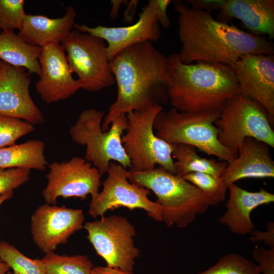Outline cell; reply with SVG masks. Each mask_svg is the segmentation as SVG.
<instances>
[{"mask_svg": "<svg viewBox=\"0 0 274 274\" xmlns=\"http://www.w3.org/2000/svg\"><path fill=\"white\" fill-rule=\"evenodd\" d=\"M220 113V110L182 112L172 108L157 115L154 129L159 138L169 144L190 145L228 163L237 157L238 152L225 147L218 140L220 130L214 124Z\"/></svg>", "mask_w": 274, "mask_h": 274, "instance_id": "5b68a950", "label": "cell"}, {"mask_svg": "<svg viewBox=\"0 0 274 274\" xmlns=\"http://www.w3.org/2000/svg\"><path fill=\"white\" fill-rule=\"evenodd\" d=\"M45 143L31 140L20 144L0 148V168H23L45 170L48 165Z\"/></svg>", "mask_w": 274, "mask_h": 274, "instance_id": "603a6c76", "label": "cell"}, {"mask_svg": "<svg viewBox=\"0 0 274 274\" xmlns=\"http://www.w3.org/2000/svg\"><path fill=\"white\" fill-rule=\"evenodd\" d=\"M76 17V11L71 6L60 18L26 14L18 35L27 43L41 48L51 43L60 44L72 30Z\"/></svg>", "mask_w": 274, "mask_h": 274, "instance_id": "44dd1931", "label": "cell"}, {"mask_svg": "<svg viewBox=\"0 0 274 274\" xmlns=\"http://www.w3.org/2000/svg\"><path fill=\"white\" fill-rule=\"evenodd\" d=\"M48 167L47 184L42 192L46 203L55 205L59 197L84 199L90 195L92 199L98 194L102 175L84 158L74 156Z\"/></svg>", "mask_w": 274, "mask_h": 274, "instance_id": "7c38bea8", "label": "cell"}, {"mask_svg": "<svg viewBox=\"0 0 274 274\" xmlns=\"http://www.w3.org/2000/svg\"><path fill=\"white\" fill-rule=\"evenodd\" d=\"M41 260L45 274H91L93 264L86 255L45 254Z\"/></svg>", "mask_w": 274, "mask_h": 274, "instance_id": "d4e9b609", "label": "cell"}, {"mask_svg": "<svg viewBox=\"0 0 274 274\" xmlns=\"http://www.w3.org/2000/svg\"><path fill=\"white\" fill-rule=\"evenodd\" d=\"M73 73L82 83V89L97 92L115 83L106 42L89 33L72 30L61 43Z\"/></svg>", "mask_w": 274, "mask_h": 274, "instance_id": "9c48e42d", "label": "cell"}, {"mask_svg": "<svg viewBox=\"0 0 274 274\" xmlns=\"http://www.w3.org/2000/svg\"><path fill=\"white\" fill-rule=\"evenodd\" d=\"M215 122L218 140L225 147L238 152L247 138L274 148V131L268 113L259 102L239 92L228 100Z\"/></svg>", "mask_w": 274, "mask_h": 274, "instance_id": "52a82bcc", "label": "cell"}, {"mask_svg": "<svg viewBox=\"0 0 274 274\" xmlns=\"http://www.w3.org/2000/svg\"><path fill=\"white\" fill-rule=\"evenodd\" d=\"M10 267L0 258V274H7L10 270Z\"/></svg>", "mask_w": 274, "mask_h": 274, "instance_id": "ab89813d", "label": "cell"}, {"mask_svg": "<svg viewBox=\"0 0 274 274\" xmlns=\"http://www.w3.org/2000/svg\"><path fill=\"white\" fill-rule=\"evenodd\" d=\"M91 274H133V272L108 266H98L93 267Z\"/></svg>", "mask_w": 274, "mask_h": 274, "instance_id": "d590c367", "label": "cell"}, {"mask_svg": "<svg viewBox=\"0 0 274 274\" xmlns=\"http://www.w3.org/2000/svg\"><path fill=\"white\" fill-rule=\"evenodd\" d=\"M33 130V125L29 123L0 114V148L16 144L19 139Z\"/></svg>", "mask_w": 274, "mask_h": 274, "instance_id": "83f0119b", "label": "cell"}, {"mask_svg": "<svg viewBox=\"0 0 274 274\" xmlns=\"http://www.w3.org/2000/svg\"><path fill=\"white\" fill-rule=\"evenodd\" d=\"M174 151L173 157L176 159L174 162L175 175L183 177L191 173H203L220 178L227 165L225 161L217 162L213 159H207L199 156L196 148L183 144H173Z\"/></svg>", "mask_w": 274, "mask_h": 274, "instance_id": "cb8c5ba5", "label": "cell"}, {"mask_svg": "<svg viewBox=\"0 0 274 274\" xmlns=\"http://www.w3.org/2000/svg\"><path fill=\"white\" fill-rule=\"evenodd\" d=\"M13 193V191H10L0 195V208L5 201L9 200L12 197Z\"/></svg>", "mask_w": 274, "mask_h": 274, "instance_id": "f35d334b", "label": "cell"}, {"mask_svg": "<svg viewBox=\"0 0 274 274\" xmlns=\"http://www.w3.org/2000/svg\"><path fill=\"white\" fill-rule=\"evenodd\" d=\"M23 0H0V29L2 31L22 27L26 14Z\"/></svg>", "mask_w": 274, "mask_h": 274, "instance_id": "f546056e", "label": "cell"}, {"mask_svg": "<svg viewBox=\"0 0 274 274\" xmlns=\"http://www.w3.org/2000/svg\"><path fill=\"white\" fill-rule=\"evenodd\" d=\"M104 112L94 109L82 111L70 128L75 143L86 147L84 159L101 175L107 173L112 161L124 167H131L130 161L122 146L121 139L127 127L126 114L115 119L107 131L101 128Z\"/></svg>", "mask_w": 274, "mask_h": 274, "instance_id": "8992f818", "label": "cell"}, {"mask_svg": "<svg viewBox=\"0 0 274 274\" xmlns=\"http://www.w3.org/2000/svg\"><path fill=\"white\" fill-rule=\"evenodd\" d=\"M0 258L13 270L14 274H45L41 259L27 257L7 242H0Z\"/></svg>", "mask_w": 274, "mask_h": 274, "instance_id": "484cf974", "label": "cell"}, {"mask_svg": "<svg viewBox=\"0 0 274 274\" xmlns=\"http://www.w3.org/2000/svg\"><path fill=\"white\" fill-rule=\"evenodd\" d=\"M269 146L253 138L245 139L238 155L227 163L220 179L227 188L239 180L245 178L274 177V161Z\"/></svg>", "mask_w": 274, "mask_h": 274, "instance_id": "ac0fdd59", "label": "cell"}, {"mask_svg": "<svg viewBox=\"0 0 274 274\" xmlns=\"http://www.w3.org/2000/svg\"><path fill=\"white\" fill-rule=\"evenodd\" d=\"M200 190L211 197L218 203L224 200L228 188L220 178L203 173H191L183 177Z\"/></svg>", "mask_w": 274, "mask_h": 274, "instance_id": "f1b7e54d", "label": "cell"}, {"mask_svg": "<svg viewBox=\"0 0 274 274\" xmlns=\"http://www.w3.org/2000/svg\"><path fill=\"white\" fill-rule=\"evenodd\" d=\"M39 61L41 74L36 88L41 98L46 103L65 99L82 89V83L73 77L61 44L51 43L42 47Z\"/></svg>", "mask_w": 274, "mask_h": 274, "instance_id": "5bb4252c", "label": "cell"}, {"mask_svg": "<svg viewBox=\"0 0 274 274\" xmlns=\"http://www.w3.org/2000/svg\"><path fill=\"white\" fill-rule=\"evenodd\" d=\"M167 61L168 100L179 112L220 110L228 100L240 92L229 65L205 61L185 64L176 53L167 57Z\"/></svg>", "mask_w": 274, "mask_h": 274, "instance_id": "3957f363", "label": "cell"}, {"mask_svg": "<svg viewBox=\"0 0 274 274\" xmlns=\"http://www.w3.org/2000/svg\"><path fill=\"white\" fill-rule=\"evenodd\" d=\"M138 1L131 0L129 2L127 7L124 12V20L127 23H131L136 12Z\"/></svg>", "mask_w": 274, "mask_h": 274, "instance_id": "8d00e7d4", "label": "cell"}, {"mask_svg": "<svg viewBox=\"0 0 274 274\" xmlns=\"http://www.w3.org/2000/svg\"><path fill=\"white\" fill-rule=\"evenodd\" d=\"M161 111L162 106L156 105L126 114L127 127L121 141L130 161V170H150L158 164L175 174L174 145L159 138L153 131L154 120Z\"/></svg>", "mask_w": 274, "mask_h": 274, "instance_id": "ba28073f", "label": "cell"}, {"mask_svg": "<svg viewBox=\"0 0 274 274\" xmlns=\"http://www.w3.org/2000/svg\"><path fill=\"white\" fill-rule=\"evenodd\" d=\"M74 27L80 32L102 39L107 44L110 60L129 46L144 42L157 41L161 36L159 24L150 0L139 14L138 20L129 26L97 25L91 27L85 24H75Z\"/></svg>", "mask_w": 274, "mask_h": 274, "instance_id": "e0dca14e", "label": "cell"}, {"mask_svg": "<svg viewBox=\"0 0 274 274\" xmlns=\"http://www.w3.org/2000/svg\"><path fill=\"white\" fill-rule=\"evenodd\" d=\"M82 209L45 203L37 208L30 218V233L35 245L45 254L65 244L70 237L83 228Z\"/></svg>", "mask_w": 274, "mask_h": 274, "instance_id": "4fadbf2b", "label": "cell"}, {"mask_svg": "<svg viewBox=\"0 0 274 274\" xmlns=\"http://www.w3.org/2000/svg\"><path fill=\"white\" fill-rule=\"evenodd\" d=\"M30 74L26 69L3 61L0 64V114L23 120L29 124L44 123L43 113L30 92Z\"/></svg>", "mask_w": 274, "mask_h": 274, "instance_id": "2e32d148", "label": "cell"}, {"mask_svg": "<svg viewBox=\"0 0 274 274\" xmlns=\"http://www.w3.org/2000/svg\"><path fill=\"white\" fill-rule=\"evenodd\" d=\"M110 65L117 95L102 123L103 131L108 130L122 114L167 103L169 85L167 57L152 42H144L123 49L110 60Z\"/></svg>", "mask_w": 274, "mask_h": 274, "instance_id": "7a4b0ae2", "label": "cell"}, {"mask_svg": "<svg viewBox=\"0 0 274 274\" xmlns=\"http://www.w3.org/2000/svg\"><path fill=\"white\" fill-rule=\"evenodd\" d=\"M7 274H14V273H13V272H12V271H11L9 270V271L7 272Z\"/></svg>", "mask_w": 274, "mask_h": 274, "instance_id": "60d3db41", "label": "cell"}, {"mask_svg": "<svg viewBox=\"0 0 274 274\" xmlns=\"http://www.w3.org/2000/svg\"><path fill=\"white\" fill-rule=\"evenodd\" d=\"M83 228L88 239L107 266L132 272L140 250L134 245L135 228L126 218L103 216L99 220L86 222Z\"/></svg>", "mask_w": 274, "mask_h": 274, "instance_id": "30bf717a", "label": "cell"}, {"mask_svg": "<svg viewBox=\"0 0 274 274\" xmlns=\"http://www.w3.org/2000/svg\"><path fill=\"white\" fill-rule=\"evenodd\" d=\"M129 2L127 1H112L111 4L112 5V7L110 13L111 17L112 19H115L117 17L119 8L121 4H125L128 5Z\"/></svg>", "mask_w": 274, "mask_h": 274, "instance_id": "74e56055", "label": "cell"}, {"mask_svg": "<svg viewBox=\"0 0 274 274\" xmlns=\"http://www.w3.org/2000/svg\"><path fill=\"white\" fill-rule=\"evenodd\" d=\"M107 174L101 191L89 204L90 216L96 218L109 210L124 207L131 210L143 209L149 216L161 222V206L148 198L149 190L129 181L127 168L111 162Z\"/></svg>", "mask_w": 274, "mask_h": 274, "instance_id": "8fae6325", "label": "cell"}, {"mask_svg": "<svg viewBox=\"0 0 274 274\" xmlns=\"http://www.w3.org/2000/svg\"><path fill=\"white\" fill-rule=\"evenodd\" d=\"M156 16L158 22L163 27L167 28L171 21L167 15V9L171 3L170 0H150Z\"/></svg>", "mask_w": 274, "mask_h": 274, "instance_id": "d6a6232c", "label": "cell"}, {"mask_svg": "<svg viewBox=\"0 0 274 274\" xmlns=\"http://www.w3.org/2000/svg\"><path fill=\"white\" fill-rule=\"evenodd\" d=\"M229 198L226 203V211L219 218L220 223L226 225L237 235H245L254 229L250 215L259 206L274 201V194L264 189L257 192L245 190L235 184L230 185Z\"/></svg>", "mask_w": 274, "mask_h": 274, "instance_id": "d6986e66", "label": "cell"}, {"mask_svg": "<svg viewBox=\"0 0 274 274\" xmlns=\"http://www.w3.org/2000/svg\"><path fill=\"white\" fill-rule=\"evenodd\" d=\"M1 61H2V60L0 59V64H1Z\"/></svg>", "mask_w": 274, "mask_h": 274, "instance_id": "b9f144b4", "label": "cell"}, {"mask_svg": "<svg viewBox=\"0 0 274 274\" xmlns=\"http://www.w3.org/2000/svg\"><path fill=\"white\" fill-rule=\"evenodd\" d=\"M41 48L25 42L14 31L0 33V59L10 65L25 68L30 74H41L39 57Z\"/></svg>", "mask_w": 274, "mask_h": 274, "instance_id": "7402d4cb", "label": "cell"}, {"mask_svg": "<svg viewBox=\"0 0 274 274\" xmlns=\"http://www.w3.org/2000/svg\"><path fill=\"white\" fill-rule=\"evenodd\" d=\"M253 255L260 274H274V247L267 249L256 247Z\"/></svg>", "mask_w": 274, "mask_h": 274, "instance_id": "1f68e13d", "label": "cell"}, {"mask_svg": "<svg viewBox=\"0 0 274 274\" xmlns=\"http://www.w3.org/2000/svg\"><path fill=\"white\" fill-rule=\"evenodd\" d=\"M198 274H260L257 265L235 253L222 256L217 263Z\"/></svg>", "mask_w": 274, "mask_h": 274, "instance_id": "4316f807", "label": "cell"}, {"mask_svg": "<svg viewBox=\"0 0 274 274\" xmlns=\"http://www.w3.org/2000/svg\"><path fill=\"white\" fill-rule=\"evenodd\" d=\"M30 174V170L27 168H0V195L26 183Z\"/></svg>", "mask_w": 274, "mask_h": 274, "instance_id": "4dcf8cb0", "label": "cell"}, {"mask_svg": "<svg viewBox=\"0 0 274 274\" xmlns=\"http://www.w3.org/2000/svg\"><path fill=\"white\" fill-rule=\"evenodd\" d=\"M128 180L152 191L161 207V222L184 228L198 214L218 203L182 177L159 166L143 172L129 169Z\"/></svg>", "mask_w": 274, "mask_h": 274, "instance_id": "277c9868", "label": "cell"}, {"mask_svg": "<svg viewBox=\"0 0 274 274\" xmlns=\"http://www.w3.org/2000/svg\"><path fill=\"white\" fill-rule=\"evenodd\" d=\"M250 240L253 243L263 241L264 243L270 247H274V223L269 222L267 224L266 231H260L253 230L250 233Z\"/></svg>", "mask_w": 274, "mask_h": 274, "instance_id": "e575fe53", "label": "cell"}, {"mask_svg": "<svg viewBox=\"0 0 274 274\" xmlns=\"http://www.w3.org/2000/svg\"><path fill=\"white\" fill-rule=\"evenodd\" d=\"M240 92L261 104L274 119L273 54H246L229 65Z\"/></svg>", "mask_w": 274, "mask_h": 274, "instance_id": "9a60e30c", "label": "cell"}, {"mask_svg": "<svg viewBox=\"0 0 274 274\" xmlns=\"http://www.w3.org/2000/svg\"><path fill=\"white\" fill-rule=\"evenodd\" d=\"M181 61L230 65L246 54H273L272 42L214 18L211 13L177 2Z\"/></svg>", "mask_w": 274, "mask_h": 274, "instance_id": "6da1fadb", "label": "cell"}, {"mask_svg": "<svg viewBox=\"0 0 274 274\" xmlns=\"http://www.w3.org/2000/svg\"><path fill=\"white\" fill-rule=\"evenodd\" d=\"M234 18L253 35L274 38L273 0H226L216 19L227 23Z\"/></svg>", "mask_w": 274, "mask_h": 274, "instance_id": "ffe728a7", "label": "cell"}, {"mask_svg": "<svg viewBox=\"0 0 274 274\" xmlns=\"http://www.w3.org/2000/svg\"><path fill=\"white\" fill-rule=\"evenodd\" d=\"M185 2L193 9L211 13L214 10L220 11L226 0H187Z\"/></svg>", "mask_w": 274, "mask_h": 274, "instance_id": "836d02e7", "label": "cell"}]
</instances>
